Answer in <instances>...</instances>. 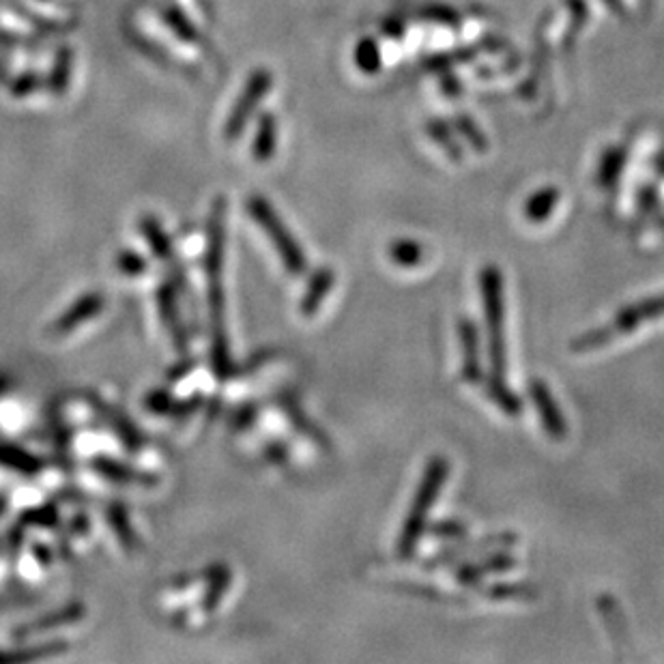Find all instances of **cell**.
I'll return each instance as SVG.
<instances>
[{
  "mask_svg": "<svg viewBox=\"0 0 664 664\" xmlns=\"http://www.w3.org/2000/svg\"><path fill=\"white\" fill-rule=\"evenodd\" d=\"M224 205L211 215V235L207 252V278H209V301L213 319V362L222 377L230 372V351L224 327V288H222V261H224Z\"/></svg>",
  "mask_w": 664,
  "mask_h": 664,
  "instance_id": "obj_1",
  "label": "cell"
},
{
  "mask_svg": "<svg viewBox=\"0 0 664 664\" xmlns=\"http://www.w3.org/2000/svg\"><path fill=\"white\" fill-rule=\"evenodd\" d=\"M447 475H450V463H447V458L432 456L430 463L424 469L422 482H420V486H417L411 510L402 523V531H400L398 544H396V553L400 559H411L415 555L417 544H420L422 536L426 533L430 510L441 493Z\"/></svg>",
  "mask_w": 664,
  "mask_h": 664,
  "instance_id": "obj_2",
  "label": "cell"
},
{
  "mask_svg": "<svg viewBox=\"0 0 664 664\" xmlns=\"http://www.w3.org/2000/svg\"><path fill=\"white\" fill-rule=\"evenodd\" d=\"M480 291L484 301V323L488 336V377L505 379V299L503 273L497 265H486L480 273Z\"/></svg>",
  "mask_w": 664,
  "mask_h": 664,
  "instance_id": "obj_3",
  "label": "cell"
},
{
  "mask_svg": "<svg viewBox=\"0 0 664 664\" xmlns=\"http://www.w3.org/2000/svg\"><path fill=\"white\" fill-rule=\"evenodd\" d=\"M248 209L252 213V218L258 222V226L265 230L267 237L273 241V245H276L286 271L291 273V276H303L308 269V258L303 256L299 243L293 239L291 233H288V228L280 220V215L273 211V207L261 196H252L248 202Z\"/></svg>",
  "mask_w": 664,
  "mask_h": 664,
  "instance_id": "obj_4",
  "label": "cell"
},
{
  "mask_svg": "<svg viewBox=\"0 0 664 664\" xmlns=\"http://www.w3.org/2000/svg\"><path fill=\"white\" fill-rule=\"evenodd\" d=\"M516 536L510 531H501L495 533V536H488L482 538L480 542H465V544H454V546H447L443 551H439L437 555H432L428 559H424V568L428 570H437L443 566H452L458 564V561L469 559L473 555H486V553H493V551H501V548H510L516 544Z\"/></svg>",
  "mask_w": 664,
  "mask_h": 664,
  "instance_id": "obj_5",
  "label": "cell"
},
{
  "mask_svg": "<svg viewBox=\"0 0 664 664\" xmlns=\"http://www.w3.org/2000/svg\"><path fill=\"white\" fill-rule=\"evenodd\" d=\"M269 86H271V76L267 74V71L261 69V71H256V74H252V78L248 80V84H245V89L235 104L233 112H230V119L226 123L228 140H235L243 134L245 123H248V119L252 117L254 108L261 104V99L269 91Z\"/></svg>",
  "mask_w": 664,
  "mask_h": 664,
  "instance_id": "obj_6",
  "label": "cell"
},
{
  "mask_svg": "<svg viewBox=\"0 0 664 664\" xmlns=\"http://www.w3.org/2000/svg\"><path fill=\"white\" fill-rule=\"evenodd\" d=\"M529 396L533 400V407L538 411L546 435L553 441H564L568 437V422L564 413H561L557 400L551 394V387H548L542 379H531Z\"/></svg>",
  "mask_w": 664,
  "mask_h": 664,
  "instance_id": "obj_7",
  "label": "cell"
},
{
  "mask_svg": "<svg viewBox=\"0 0 664 664\" xmlns=\"http://www.w3.org/2000/svg\"><path fill=\"white\" fill-rule=\"evenodd\" d=\"M458 338L460 349H463V366H460V377L469 385H482L484 381V364H482V342L475 325L469 316L458 321Z\"/></svg>",
  "mask_w": 664,
  "mask_h": 664,
  "instance_id": "obj_8",
  "label": "cell"
},
{
  "mask_svg": "<svg viewBox=\"0 0 664 664\" xmlns=\"http://www.w3.org/2000/svg\"><path fill=\"white\" fill-rule=\"evenodd\" d=\"M514 568H516V557L508 551V548H501V551L486 553L480 561H469V564H460L454 572V581L458 585L475 587L490 574H503V572H510Z\"/></svg>",
  "mask_w": 664,
  "mask_h": 664,
  "instance_id": "obj_9",
  "label": "cell"
},
{
  "mask_svg": "<svg viewBox=\"0 0 664 664\" xmlns=\"http://www.w3.org/2000/svg\"><path fill=\"white\" fill-rule=\"evenodd\" d=\"M658 316H664V293L643 299L639 303H630V306L622 308L613 316V321L609 325L613 327L617 336H624L637 331L643 323L658 319Z\"/></svg>",
  "mask_w": 664,
  "mask_h": 664,
  "instance_id": "obj_10",
  "label": "cell"
},
{
  "mask_svg": "<svg viewBox=\"0 0 664 664\" xmlns=\"http://www.w3.org/2000/svg\"><path fill=\"white\" fill-rule=\"evenodd\" d=\"M334 282H336V273H334V269H331V267H321L319 271L314 273L306 295L301 297V306L299 308H301L303 316H314L316 314V310L321 308V303L329 295Z\"/></svg>",
  "mask_w": 664,
  "mask_h": 664,
  "instance_id": "obj_11",
  "label": "cell"
},
{
  "mask_svg": "<svg viewBox=\"0 0 664 664\" xmlns=\"http://www.w3.org/2000/svg\"><path fill=\"white\" fill-rule=\"evenodd\" d=\"M486 396L493 400L497 407L510 417H518L523 413V400L518 398L512 389L505 383V379H493V377H484L482 381Z\"/></svg>",
  "mask_w": 664,
  "mask_h": 664,
  "instance_id": "obj_12",
  "label": "cell"
},
{
  "mask_svg": "<svg viewBox=\"0 0 664 664\" xmlns=\"http://www.w3.org/2000/svg\"><path fill=\"white\" fill-rule=\"evenodd\" d=\"M557 200H559V190L557 187H542L540 192L533 194L527 202H525V218L531 222V224H542L548 220V215L553 213L555 205H557Z\"/></svg>",
  "mask_w": 664,
  "mask_h": 664,
  "instance_id": "obj_13",
  "label": "cell"
},
{
  "mask_svg": "<svg viewBox=\"0 0 664 664\" xmlns=\"http://www.w3.org/2000/svg\"><path fill=\"white\" fill-rule=\"evenodd\" d=\"M484 596L495 600V602H529L538 600L540 591L538 587L527 585V583H497L493 587L484 589Z\"/></svg>",
  "mask_w": 664,
  "mask_h": 664,
  "instance_id": "obj_14",
  "label": "cell"
},
{
  "mask_svg": "<svg viewBox=\"0 0 664 664\" xmlns=\"http://www.w3.org/2000/svg\"><path fill=\"white\" fill-rule=\"evenodd\" d=\"M99 310H101V297H97V295L84 297L65 316H61L59 323H56V331H59V334H65V331H71L80 323H84L86 319H91V316L97 314Z\"/></svg>",
  "mask_w": 664,
  "mask_h": 664,
  "instance_id": "obj_15",
  "label": "cell"
},
{
  "mask_svg": "<svg viewBox=\"0 0 664 664\" xmlns=\"http://www.w3.org/2000/svg\"><path fill=\"white\" fill-rule=\"evenodd\" d=\"M598 609L604 617V624H606V628H609L613 641L617 645H622L626 639V624H624V615H622V609H619L617 600H613L609 594H604L598 600Z\"/></svg>",
  "mask_w": 664,
  "mask_h": 664,
  "instance_id": "obj_16",
  "label": "cell"
},
{
  "mask_svg": "<svg viewBox=\"0 0 664 664\" xmlns=\"http://www.w3.org/2000/svg\"><path fill=\"white\" fill-rule=\"evenodd\" d=\"M387 254L398 267L411 269V267H417L422 263L424 248L413 239H398V241H394L392 245H389Z\"/></svg>",
  "mask_w": 664,
  "mask_h": 664,
  "instance_id": "obj_17",
  "label": "cell"
},
{
  "mask_svg": "<svg viewBox=\"0 0 664 664\" xmlns=\"http://www.w3.org/2000/svg\"><path fill=\"white\" fill-rule=\"evenodd\" d=\"M284 411H286V415H288V417H291L293 426H295V428L301 432V435H306L308 439H312L316 445L321 447V450H329V447H331V443H329V437L325 435V432H323L321 428H316V426H314V424L308 420L306 415L301 413V409L297 407L295 402H286V404H284Z\"/></svg>",
  "mask_w": 664,
  "mask_h": 664,
  "instance_id": "obj_18",
  "label": "cell"
},
{
  "mask_svg": "<svg viewBox=\"0 0 664 664\" xmlns=\"http://www.w3.org/2000/svg\"><path fill=\"white\" fill-rule=\"evenodd\" d=\"M252 153L258 162H265L276 151V121L273 117H263L261 123H258V134L252 144Z\"/></svg>",
  "mask_w": 664,
  "mask_h": 664,
  "instance_id": "obj_19",
  "label": "cell"
},
{
  "mask_svg": "<svg viewBox=\"0 0 664 664\" xmlns=\"http://www.w3.org/2000/svg\"><path fill=\"white\" fill-rule=\"evenodd\" d=\"M613 340H617V334H615L611 325H606V327L591 329V331H587V334L576 336V338L570 342V349H572L574 353H587V351L602 349V346L611 344Z\"/></svg>",
  "mask_w": 664,
  "mask_h": 664,
  "instance_id": "obj_20",
  "label": "cell"
},
{
  "mask_svg": "<svg viewBox=\"0 0 664 664\" xmlns=\"http://www.w3.org/2000/svg\"><path fill=\"white\" fill-rule=\"evenodd\" d=\"M160 310H162L164 325L172 331V340H175L177 349L183 351L187 346V340L183 336V329H181V323H179L175 299H172V293L168 291V288H162V291H160Z\"/></svg>",
  "mask_w": 664,
  "mask_h": 664,
  "instance_id": "obj_21",
  "label": "cell"
},
{
  "mask_svg": "<svg viewBox=\"0 0 664 664\" xmlns=\"http://www.w3.org/2000/svg\"><path fill=\"white\" fill-rule=\"evenodd\" d=\"M95 467L97 471H101L106 475V478L110 480H117V482H125V484H138V482H151V478H140V475L144 473H136L132 469H127L125 465H119V463H112V460H106V458H99L95 460Z\"/></svg>",
  "mask_w": 664,
  "mask_h": 664,
  "instance_id": "obj_22",
  "label": "cell"
},
{
  "mask_svg": "<svg viewBox=\"0 0 664 664\" xmlns=\"http://www.w3.org/2000/svg\"><path fill=\"white\" fill-rule=\"evenodd\" d=\"M622 168H624V151H611L609 155L602 160L600 172H598V183L602 187H611L617 177L622 175Z\"/></svg>",
  "mask_w": 664,
  "mask_h": 664,
  "instance_id": "obj_23",
  "label": "cell"
},
{
  "mask_svg": "<svg viewBox=\"0 0 664 664\" xmlns=\"http://www.w3.org/2000/svg\"><path fill=\"white\" fill-rule=\"evenodd\" d=\"M426 533L432 538L439 540H465L467 538V525L460 521H437V523H428Z\"/></svg>",
  "mask_w": 664,
  "mask_h": 664,
  "instance_id": "obj_24",
  "label": "cell"
},
{
  "mask_svg": "<svg viewBox=\"0 0 664 664\" xmlns=\"http://www.w3.org/2000/svg\"><path fill=\"white\" fill-rule=\"evenodd\" d=\"M142 233L147 237V241L155 248V254L160 258H170V241L166 239L162 226L157 224L153 218H144L142 220Z\"/></svg>",
  "mask_w": 664,
  "mask_h": 664,
  "instance_id": "obj_25",
  "label": "cell"
},
{
  "mask_svg": "<svg viewBox=\"0 0 664 664\" xmlns=\"http://www.w3.org/2000/svg\"><path fill=\"white\" fill-rule=\"evenodd\" d=\"M69 71H71V52L69 50H61L59 56H56L54 71H52V76H50V89L54 93H63L67 89Z\"/></svg>",
  "mask_w": 664,
  "mask_h": 664,
  "instance_id": "obj_26",
  "label": "cell"
},
{
  "mask_svg": "<svg viewBox=\"0 0 664 664\" xmlns=\"http://www.w3.org/2000/svg\"><path fill=\"white\" fill-rule=\"evenodd\" d=\"M0 463H5V465L18 469V471H24V473L37 469V463L33 460V456H28V454L16 450V447H7V445L0 447Z\"/></svg>",
  "mask_w": 664,
  "mask_h": 664,
  "instance_id": "obj_27",
  "label": "cell"
},
{
  "mask_svg": "<svg viewBox=\"0 0 664 664\" xmlns=\"http://www.w3.org/2000/svg\"><path fill=\"white\" fill-rule=\"evenodd\" d=\"M357 63L362 69L372 71L379 67V50H377V43H372L370 39L362 41V46L357 48Z\"/></svg>",
  "mask_w": 664,
  "mask_h": 664,
  "instance_id": "obj_28",
  "label": "cell"
},
{
  "mask_svg": "<svg viewBox=\"0 0 664 664\" xmlns=\"http://www.w3.org/2000/svg\"><path fill=\"white\" fill-rule=\"evenodd\" d=\"M110 521L114 525V531H117L121 536V540L125 542V546L132 548L134 546L132 542H136V536L127 529V516H125L121 505H117V508H110Z\"/></svg>",
  "mask_w": 664,
  "mask_h": 664,
  "instance_id": "obj_29",
  "label": "cell"
},
{
  "mask_svg": "<svg viewBox=\"0 0 664 664\" xmlns=\"http://www.w3.org/2000/svg\"><path fill=\"white\" fill-rule=\"evenodd\" d=\"M430 134H432V138L439 140V142L443 144L445 151L450 153L452 160H463V151H458V147H456V144L452 142V138L447 136V134L443 132V129H441L439 125H432V132H430Z\"/></svg>",
  "mask_w": 664,
  "mask_h": 664,
  "instance_id": "obj_30",
  "label": "cell"
},
{
  "mask_svg": "<svg viewBox=\"0 0 664 664\" xmlns=\"http://www.w3.org/2000/svg\"><path fill=\"white\" fill-rule=\"evenodd\" d=\"M269 456H273V460H276V463H284V458H286V450H284L282 445H271Z\"/></svg>",
  "mask_w": 664,
  "mask_h": 664,
  "instance_id": "obj_31",
  "label": "cell"
}]
</instances>
